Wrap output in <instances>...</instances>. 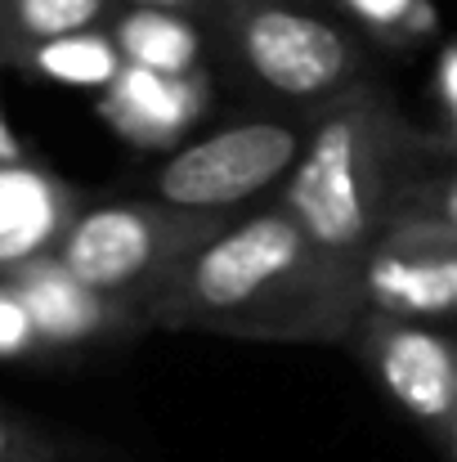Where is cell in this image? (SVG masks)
Wrapping results in <instances>:
<instances>
[{
    "label": "cell",
    "instance_id": "6da1fadb",
    "mask_svg": "<svg viewBox=\"0 0 457 462\" xmlns=\"http://www.w3.org/2000/svg\"><path fill=\"white\" fill-rule=\"evenodd\" d=\"M363 319L359 265L314 243L283 202L238 216L144 310V328L297 346L354 341Z\"/></svg>",
    "mask_w": 457,
    "mask_h": 462
},
{
    "label": "cell",
    "instance_id": "7a4b0ae2",
    "mask_svg": "<svg viewBox=\"0 0 457 462\" xmlns=\"http://www.w3.org/2000/svg\"><path fill=\"white\" fill-rule=\"evenodd\" d=\"M449 153L453 140L417 131L381 86L354 81L318 104L279 202L314 243L359 265L390 229L399 198L417 180L444 171Z\"/></svg>",
    "mask_w": 457,
    "mask_h": 462
},
{
    "label": "cell",
    "instance_id": "3957f363",
    "mask_svg": "<svg viewBox=\"0 0 457 462\" xmlns=\"http://www.w3.org/2000/svg\"><path fill=\"white\" fill-rule=\"evenodd\" d=\"M233 220V211H188L161 198L95 202L77 211L54 256L81 283L144 319L149 301L170 283V274L211 238H220Z\"/></svg>",
    "mask_w": 457,
    "mask_h": 462
},
{
    "label": "cell",
    "instance_id": "277c9868",
    "mask_svg": "<svg viewBox=\"0 0 457 462\" xmlns=\"http://www.w3.org/2000/svg\"><path fill=\"white\" fill-rule=\"evenodd\" d=\"M220 23L238 68L274 99L327 104L363 81L359 41L309 0H220Z\"/></svg>",
    "mask_w": 457,
    "mask_h": 462
},
{
    "label": "cell",
    "instance_id": "5b68a950",
    "mask_svg": "<svg viewBox=\"0 0 457 462\" xmlns=\"http://www.w3.org/2000/svg\"><path fill=\"white\" fill-rule=\"evenodd\" d=\"M305 149V131L288 117H251L220 126L161 162L152 193L188 211H233L260 189L292 175Z\"/></svg>",
    "mask_w": 457,
    "mask_h": 462
},
{
    "label": "cell",
    "instance_id": "8992f818",
    "mask_svg": "<svg viewBox=\"0 0 457 462\" xmlns=\"http://www.w3.org/2000/svg\"><path fill=\"white\" fill-rule=\"evenodd\" d=\"M359 350L386 395L431 431H449L457 418V337L413 319L368 314L359 328Z\"/></svg>",
    "mask_w": 457,
    "mask_h": 462
},
{
    "label": "cell",
    "instance_id": "52a82bcc",
    "mask_svg": "<svg viewBox=\"0 0 457 462\" xmlns=\"http://www.w3.org/2000/svg\"><path fill=\"white\" fill-rule=\"evenodd\" d=\"M368 314L386 319H449L457 314V238L390 225L359 261Z\"/></svg>",
    "mask_w": 457,
    "mask_h": 462
},
{
    "label": "cell",
    "instance_id": "ba28073f",
    "mask_svg": "<svg viewBox=\"0 0 457 462\" xmlns=\"http://www.w3.org/2000/svg\"><path fill=\"white\" fill-rule=\"evenodd\" d=\"M211 77L206 72H157L126 63L99 99V117L140 149H175L206 113Z\"/></svg>",
    "mask_w": 457,
    "mask_h": 462
},
{
    "label": "cell",
    "instance_id": "9c48e42d",
    "mask_svg": "<svg viewBox=\"0 0 457 462\" xmlns=\"http://www.w3.org/2000/svg\"><path fill=\"white\" fill-rule=\"evenodd\" d=\"M5 279L27 301L45 350H72V346H86V341H99V337L144 328V319L135 310H126L122 301L81 283L54 252L41 256V261H27L23 270H14Z\"/></svg>",
    "mask_w": 457,
    "mask_h": 462
},
{
    "label": "cell",
    "instance_id": "30bf717a",
    "mask_svg": "<svg viewBox=\"0 0 457 462\" xmlns=\"http://www.w3.org/2000/svg\"><path fill=\"white\" fill-rule=\"evenodd\" d=\"M81 207V193L54 171L27 157L0 162V279L59 252Z\"/></svg>",
    "mask_w": 457,
    "mask_h": 462
},
{
    "label": "cell",
    "instance_id": "8fae6325",
    "mask_svg": "<svg viewBox=\"0 0 457 462\" xmlns=\"http://www.w3.org/2000/svg\"><path fill=\"white\" fill-rule=\"evenodd\" d=\"M113 41L126 63L157 68V72H202V32L184 9L161 5H131L113 18Z\"/></svg>",
    "mask_w": 457,
    "mask_h": 462
},
{
    "label": "cell",
    "instance_id": "7c38bea8",
    "mask_svg": "<svg viewBox=\"0 0 457 462\" xmlns=\"http://www.w3.org/2000/svg\"><path fill=\"white\" fill-rule=\"evenodd\" d=\"M9 63H23L36 77H50L59 86H81V90H108L117 81V72L126 68L113 32H99V27L36 41V45L18 50Z\"/></svg>",
    "mask_w": 457,
    "mask_h": 462
},
{
    "label": "cell",
    "instance_id": "4fadbf2b",
    "mask_svg": "<svg viewBox=\"0 0 457 462\" xmlns=\"http://www.w3.org/2000/svg\"><path fill=\"white\" fill-rule=\"evenodd\" d=\"M108 9L113 0H0V59H14L50 36L99 27Z\"/></svg>",
    "mask_w": 457,
    "mask_h": 462
},
{
    "label": "cell",
    "instance_id": "5bb4252c",
    "mask_svg": "<svg viewBox=\"0 0 457 462\" xmlns=\"http://www.w3.org/2000/svg\"><path fill=\"white\" fill-rule=\"evenodd\" d=\"M390 225L431 229V234L457 238V162L444 166V171H435V175H426V180H417V184L399 198Z\"/></svg>",
    "mask_w": 457,
    "mask_h": 462
},
{
    "label": "cell",
    "instance_id": "9a60e30c",
    "mask_svg": "<svg viewBox=\"0 0 457 462\" xmlns=\"http://www.w3.org/2000/svg\"><path fill=\"white\" fill-rule=\"evenodd\" d=\"M336 9L381 41H417L435 27L431 0H336Z\"/></svg>",
    "mask_w": 457,
    "mask_h": 462
},
{
    "label": "cell",
    "instance_id": "2e32d148",
    "mask_svg": "<svg viewBox=\"0 0 457 462\" xmlns=\"http://www.w3.org/2000/svg\"><path fill=\"white\" fill-rule=\"evenodd\" d=\"M36 350H45V346H41L32 310L9 279H0V359H27Z\"/></svg>",
    "mask_w": 457,
    "mask_h": 462
},
{
    "label": "cell",
    "instance_id": "e0dca14e",
    "mask_svg": "<svg viewBox=\"0 0 457 462\" xmlns=\"http://www.w3.org/2000/svg\"><path fill=\"white\" fill-rule=\"evenodd\" d=\"M0 462H72L50 436L23 427L18 418L0 413Z\"/></svg>",
    "mask_w": 457,
    "mask_h": 462
},
{
    "label": "cell",
    "instance_id": "ac0fdd59",
    "mask_svg": "<svg viewBox=\"0 0 457 462\" xmlns=\"http://www.w3.org/2000/svg\"><path fill=\"white\" fill-rule=\"evenodd\" d=\"M435 86H440V104L453 122V149H457V41L440 54V72H435Z\"/></svg>",
    "mask_w": 457,
    "mask_h": 462
},
{
    "label": "cell",
    "instance_id": "d6986e66",
    "mask_svg": "<svg viewBox=\"0 0 457 462\" xmlns=\"http://www.w3.org/2000/svg\"><path fill=\"white\" fill-rule=\"evenodd\" d=\"M23 153V140H18V131L9 126V117H5V108H0V162H18Z\"/></svg>",
    "mask_w": 457,
    "mask_h": 462
},
{
    "label": "cell",
    "instance_id": "ffe728a7",
    "mask_svg": "<svg viewBox=\"0 0 457 462\" xmlns=\"http://www.w3.org/2000/svg\"><path fill=\"white\" fill-rule=\"evenodd\" d=\"M131 5H161V9H188L193 0H131Z\"/></svg>",
    "mask_w": 457,
    "mask_h": 462
},
{
    "label": "cell",
    "instance_id": "44dd1931",
    "mask_svg": "<svg viewBox=\"0 0 457 462\" xmlns=\"http://www.w3.org/2000/svg\"><path fill=\"white\" fill-rule=\"evenodd\" d=\"M444 445H449V458L457 462V418H453V427L444 431Z\"/></svg>",
    "mask_w": 457,
    "mask_h": 462
}]
</instances>
